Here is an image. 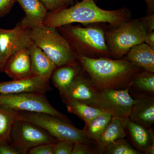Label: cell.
Returning <instances> with one entry per match:
<instances>
[{"instance_id":"11","label":"cell","mask_w":154,"mask_h":154,"mask_svg":"<svg viewBox=\"0 0 154 154\" xmlns=\"http://www.w3.org/2000/svg\"><path fill=\"white\" fill-rule=\"evenodd\" d=\"M98 91L89 75L84 71L75 79L66 91L60 95L65 104L71 100H76L91 106L95 102Z\"/></svg>"},{"instance_id":"29","label":"cell","mask_w":154,"mask_h":154,"mask_svg":"<svg viewBox=\"0 0 154 154\" xmlns=\"http://www.w3.org/2000/svg\"><path fill=\"white\" fill-rule=\"evenodd\" d=\"M90 144L75 143H74L71 154H91L95 153L91 148Z\"/></svg>"},{"instance_id":"1","label":"cell","mask_w":154,"mask_h":154,"mask_svg":"<svg viewBox=\"0 0 154 154\" xmlns=\"http://www.w3.org/2000/svg\"><path fill=\"white\" fill-rule=\"evenodd\" d=\"M76 58L98 91L130 89L135 76L144 70L123 57L91 58L76 55Z\"/></svg>"},{"instance_id":"9","label":"cell","mask_w":154,"mask_h":154,"mask_svg":"<svg viewBox=\"0 0 154 154\" xmlns=\"http://www.w3.org/2000/svg\"><path fill=\"white\" fill-rule=\"evenodd\" d=\"M57 140L41 127L20 119L13 129L11 143L26 154L32 148Z\"/></svg>"},{"instance_id":"31","label":"cell","mask_w":154,"mask_h":154,"mask_svg":"<svg viewBox=\"0 0 154 154\" xmlns=\"http://www.w3.org/2000/svg\"><path fill=\"white\" fill-rule=\"evenodd\" d=\"M16 2V0H0V18L10 13Z\"/></svg>"},{"instance_id":"35","label":"cell","mask_w":154,"mask_h":154,"mask_svg":"<svg viewBox=\"0 0 154 154\" xmlns=\"http://www.w3.org/2000/svg\"><path fill=\"white\" fill-rule=\"evenodd\" d=\"M144 153L145 154H154V142L147 148L145 151L144 152Z\"/></svg>"},{"instance_id":"19","label":"cell","mask_w":154,"mask_h":154,"mask_svg":"<svg viewBox=\"0 0 154 154\" xmlns=\"http://www.w3.org/2000/svg\"><path fill=\"white\" fill-rule=\"evenodd\" d=\"M126 137L123 119L112 117L95 143L96 152L102 154L105 148L115 141Z\"/></svg>"},{"instance_id":"14","label":"cell","mask_w":154,"mask_h":154,"mask_svg":"<svg viewBox=\"0 0 154 154\" xmlns=\"http://www.w3.org/2000/svg\"><path fill=\"white\" fill-rule=\"evenodd\" d=\"M134 99V103L128 117L134 122L150 128L154 123V96L142 94Z\"/></svg>"},{"instance_id":"32","label":"cell","mask_w":154,"mask_h":154,"mask_svg":"<svg viewBox=\"0 0 154 154\" xmlns=\"http://www.w3.org/2000/svg\"><path fill=\"white\" fill-rule=\"evenodd\" d=\"M147 32L154 30V14L140 18Z\"/></svg>"},{"instance_id":"22","label":"cell","mask_w":154,"mask_h":154,"mask_svg":"<svg viewBox=\"0 0 154 154\" xmlns=\"http://www.w3.org/2000/svg\"><path fill=\"white\" fill-rule=\"evenodd\" d=\"M65 104L69 113L77 115L82 119L85 124L89 123L98 116L105 113L96 107L76 100L69 101Z\"/></svg>"},{"instance_id":"7","label":"cell","mask_w":154,"mask_h":154,"mask_svg":"<svg viewBox=\"0 0 154 154\" xmlns=\"http://www.w3.org/2000/svg\"><path fill=\"white\" fill-rule=\"evenodd\" d=\"M0 107L17 111L47 113L72 123L67 116L53 107L45 94L42 93L24 92L0 94Z\"/></svg>"},{"instance_id":"18","label":"cell","mask_w":154,"mask_h":154,"mask_svg":"<svg viewBox=\"0 0 154 154\" xmlns=\"http://www.w3.org/2000/svg\"><path fill=\"white\" fill-rule=\"evenodd\" d=\"M31 70L34 76H46L51 78L57 66L49 57L35 43L28 48Z\"/></svg>"},{"instance_id":"2","label":"cell","mask_w":154,"mask_h":154,"mask_svg":"<svg viewBox=\"0 0 154 154\" xmlns=\"http://www.w3.org/2000/svg\"><path fill=\"white\" fill-rule=\"evenodd\" d=\"M131 18L130 10L126 7L108 11L99 8L94 0H82L69 8L48 12L43 25L57 28L74 23L85 26L92 23L103 22L108 23L109 26L113 27Z\"/></svg>"},{"instance_id":"3","label":"cell","mask_w":154,"mask_h":154,"mask_svg":"<svg viewBox=\"0 0 154 154\" xmlns=\"http://www.w3.org/2000/svg\"><path fill=\"white\" fill-rule=\"evenodd\" d=\"M107 26V23L99 22L84 27L68 24L57 28L61 34L68 42L76 56L91 58H112L105 41Z\"/></svg>"},{"instance_id":"13","label":"cell","mask_w":154,"mask_h":154,"mask_svg":"<svg viewBox=\"0 0 154 154\" xmlns=\"http://www.w3.org/2000/svg\"><path fill=\"white\" fill-rule=\"evenodd\" d=\"M3 72L12 80H23L33 77L28 48L19 50L6 62Z\"/></svg>"},{"instance_id":"8","label":"cell","mask_w":154,"mask_h":154,"mask_svg":"<svg viewBox=\"0 0 154 154\" xmlns=\"http://www.w3.org/2000/svg\"><path fill=\"white\" fill-rule=\"evenodd\" d=\"M134 102V98L129 94V88L99 90L91 106L112 117L123 119L129 117Z\"/></svg>"},{"instance_id":"12","label":"cell","mask_w":154,"mask_h":154,"mask_svg":"<svg viewBox=\"0 0 154 154\" xmlns=\"http://www.w3.org/2000/svg\"><path fill=\"white\" fill-rule=\"evenodd\" d=\"M51 78L46 76H33L23 80H12L0 82V94H14L24 92H36L46 94L52 90Z\"/></svg>"},{"instance_id":"30","label":"cell","mask_w":154,"mask_h":154,"mask_svg":"<svg viewBox=\"0 0 154 154\" xmlns=\"http://www.w3.org/2000/svg\"><path fill=\"white\" fill-rule=\"evenodd\" d=\"M0 154H24L18 147L12 143L0 144Z\"/></svg>"},{"instance_id":"4","label":"cell","mask_w":154,"mask_h":154,"mask_svg":"<svg viewBox=\"0 0 154 154\" xmlns=\"http://www.w3.org/2000/svg\"><path fill=\"white\" fill-rule=\"evenodd\" d=\"M29 36L57 66L78 61L68 42L57 28L39 25L29 29Z\"/></svg>"},{"instance_id":"27","label":"cell","mask_w":154,"mask_h":154,"mask_svg":"<svg viewBox=\"0 0 154 154\" xmlns=\"http://www.w3.org/2000/svg\"><path fill=\"white\" fill-rule=\"evenodd\" d=\"M73 143L66 140H57L54 143V154H71Z\"/></svg>"},{"instance_id":"16","label":"cell","mask_w":154,"mask_h":154,"mask_svg":"<svg viewBox=\"0 0 154 154\" xmlns=\"http://www.w3.org/2000/svg\"><path fill=\"white\" fill-rule=\"evenodd\" d=\"M125 134L128 135L137 149L144 152L146 149L154 142L151 128L132 121L129 117L123 119Z\"/></svg>"},{"instance_id":"17","label":"cell","mask_w":154,"mask_h":154,"mask_svg":"<svg viewBox=\"0 0 154 154\" xmlns=\"http://www.w3.org/2000/svg\"><path fill=\"white\" fill-rule=\"evenodd\" d=\"M84 70L79 61L57 67L51 79L53 85L57 88L60 94L66 91L74 80Z\"/></svg>"},{"instance_id":"25","label":"cell","mask_w":154,"mask_h":154,"mask_svg":"<svg viewBox=\"0 0 154 154\" xmlns=\"http://www.w3.org/2000/svg\"><path fill=\"white\" fill-rule=\"evenodd\" d=\"M102 154H140V152L131 145L125 138L120 139L107 146Z\"/></svg>"},{"instance_id":"28","label":"cell","mask_w":154,"mask_h":154,"mask_svg":"<svg viewBox=\"0 0 154 154\" xmlns=\"http://www.w3.org/2000/svg\"><path fill=\"white\" fill-rule=\"evenodd\" d=\"M54 143L44 144L36 146L30 149L28 154H54Z\"/></svg>"},{"instance_id":"15","label":"cell","mask_w":154,"mask_h":154,"mask_svg":"<svg viewBox=\"0 0 154 154\" xmlns=\"http://www.w3.org/2000/svg\"><path fill=\"white\" fill-rule=\"evenodd\" d=\"M25 13V17L17 24L25 29L43 25L48 11L39 0H16Z\"/></svg>"},{"instance_id":"6","label":"cell","mask_w":154,"mask_h":154,"mask_svg":"<svg viewBox=\"0 0 154 154\" xmlns=\"http://www.w3.org/2000/svg\"><path fill=\"white\" fill-rule=\"evenodd\" d=\"M19 112L21 119L41 127L58 140L68 141L73 143H94L87 137L83 129H78L71 123L57 116L47 113Z\"/></svg>"},{"instance_id":"34","label":"cell","mask_w":154,"mask_h":154,"mask_svg":"<svg viewBox=\"0 0 154 154\" xmlns=\"http://www.w3.org/2000/svg\"><path fill=\"white\" fill-rule=\"evenodd\" d=\"M147 6L146 15L154 14V0H145Z\"/></svg>"},{"instance_id":"21","label":"cell","mask_w":154,"mask_h":154,"mask_svg":"<svg viewBox=\"0 0 154 154\" xmlns=\"http://www.w3.org/2000/svg\"><path fill=\"white\" fill-rule=\"evenodd\" d=\"M20 119L19 111L0 107V144L11 143L13 129Z\"/></svg>"},{"instance_id":"23","label":"cell","mask_w":154,"mask_h":154,"mask_svg":"<svg viewBox=\"0 0 154 154\" xmlns=\"http://www.w3.org/2000/svg\"><path fill=\"white\" fill-rule=\"evenodd\" d=\"M112 117L108 113H104L85 124L83 130L87 137L95 143Z\"/></svg>"},{"instance_id":"26","label":"cell","mask_w":154,"mask_h":154,"mask_svg":"<svg viewBox=\"0 0 154 154\" xmlns=\"http://www.w3.org/2000/svg\"><path fill=\"white\" fill-rule=\"evenodd\" d=\"M48 12H53L72 5L75 0H39Z\"/></svg>"},{"instance_id":"5","label":"cell","mask_w":154,"mask_h":154,"mask_svg":"<svg viewBox=\"0 0 154 154\" xmlns=\"http://www.w3.org/2000/svg\"><path fill=\"white\" fill-rule=\"evenodd\" d=\"M147 33L140 18H131L113 27L107 25L105 41L112 58L118 59L124 57L131 48L144 42Z\"/></svg>"},{"instance_id":"24","label":"cell","mask_w":154,"mask_h":154,"mask_svg":"<svg viewBox=\"0 0 154 154\" xmlns=\"http://www.w3.org/2000/svg\"><path fill=\"white\" fill-rule=\"evenodd\" d=\"M131 87L140 91L143 94L153 96L154 73L144 70L138 73L131 82L130 88Z\"/></svg>"},{"instance_id":"10","label":"cell","mask_w":154,"mask_h":154,"mask_svg":"<svg viewBox=\"0 0 154 154\" xmlns=\"http://www.w3.org/2000/svg\"><path fill=\"white\" fill-rule=\"evenodd\" d=\"M33 42L29 29L17 24L11 29L0 27V73L3 72L6 62L11 56L19 50L29 47Z\"/></svg>"},{"instance_id":"20","label":"cell","mask_w":154,"mask_h":154,"mask_svg":"<svg viewBox=\"0 0 154 154\" xmlns=\"http://www.w3.org/2000/svg\"><path fill=\"white\" fill-rule=\"evenodd\" d=\"M123 58L144 70L154 73V48L145 42L131 48Z\"/></svg>"},{"instance_id":"33","label":"cell","mask_w":154,"mask_h":154,"mask_svg":"<svg viewBox=\"0 0 154 154\" xmlns=\"http://www.w3.org/2000/svg\"><path fill=\"white\" fill-rule=\"evenodd\" d=\"M144 42L154 48V30L147 32Z\"/></svg>"}]
</instances>
